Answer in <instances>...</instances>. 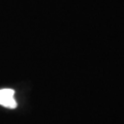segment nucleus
I'll use <instances>...</instances> for the list:
<instances>
[{"label":"nucleus","instance_id":"obj_1","mask_svg":"<svg viewBox=\"0 0 124 124\" xmlns=\"http://www.w3.org/2000/svg\"><path fill=\"white\" fill-rule=\"evenodd\" d=\"M15 91L13 89H1L0 90V104L8 108H17L18 103L14 97Z\"/></svg>","mask_w":124,"mask_h":124}]
</instances>
